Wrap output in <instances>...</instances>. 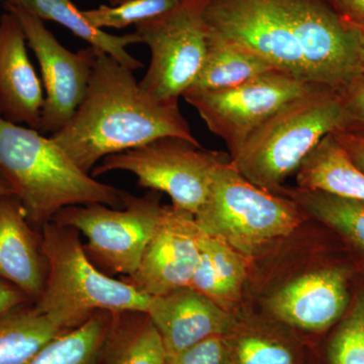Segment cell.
Returning a JSON list of instances; mask_svg holds the SVG:
<instances>
[{
	"label": "cell",
	"mask_w": 364,
	"mask_h": 364,
	"mask_svg": "<svg viewBox=\"0 0 364 364\" xmlns=\"http://www.w3.org/2000/svg\"><path fill=\"white\" fill-rule=\"evenodd\" d=\"M225 158L223 152L205 150L178 136H164L104 158L91 176L131 172L141 188L166 193L172 205L196 215L207 200L215 166Z\"/></svg>",
	"instance_id": "cell-7"
},
{
	"label": "cell",
	"mask_w": 364,
	"mask_h": 364,
	"mask_svg": "<svg viewBox=\"0 0 364 364\" xmlns=\"http://www.w3.org/2000/svg\"><path fill=\"white\" fill-rule=\"evenodd\" d=\"M0 173L33 226H44L71 205L124 207V191L82 171L51 136L1 117Z\"/></svg>",
	"instance_id": "cell-3"
},
{
	"label": "cell",
	"mask_w": 364,
	"mask_h": 364,
	"mask_svg": "<svg viewBox=\"0 0 364 364\" xmlns=\"http://www.w3.org/2000/svg\"><path fill=\"white\" fill-rule=\"evenodd\" d=\"M333 136L346 151L352 162L364 173V131L349 129L333 133Z\"/></svg>",
	"instance_id": "cell-31"
},
{
	"label": "cell",
	"mask_w": 364,
	"mask_h": 364,
	"mask_svg": "<svg viewBox=\"0 0 364 364\" xmlns=\"http://www.w3.org/2000/svg\"><path fill=\"white\" fill-rule=\"evenodd\" d=\"M28 304L0 315V364L28 363L67 333Z\"/></svg>",
	"instance_id": "cell-20"
},
{
	"label": "cell",
	"mask_w": 364,
	"mask_h": 364,
	"mask_svg": "<svg viewBox=\"0 0 364 364\" xmlns=\"http://www.w3.org/2000/svg\"><path fill=\"white\" fill-rule=\"evenodd\" d=\"M203 236L195 215L165 205L140 264L122 280L149 296L188 287L200 261Z\"/></svg>",
	"instance_id": "cell-12"
},
{
	"label": "cell",
	"mask_w": 364,
	"mask_h": 364,
	"mask_svg": "<svg viewBox=\"0 0 364 364\" xmlns=\"http://www.w3.org/2000/svg\"><path fill=\"white\" fill-rule=\"evenodd\" d=\"M46 275L42 237L31 228L18 196H0V279L35 303L44 289Z\"/></svg>",
	"instance_id": "cell-16"
},
{
	"label": "cell",
	"mask_w": 364,
	"mask_h": 364,
	"mask_svg": "<svg viewBox=\"0 0 364 364\" xmlns=\"http://www.w3.org/2000/svg\"><path fill=\"white\" fill-rule=\"evenodd\" d=\"M205 23L208 37L306 82L342 91L360 78L358 33L326 0H208Z\"/></svg>",
	"instance_id": "cell-1"
},
{
	"label": "cell",
	"mask_w": 364,
	"mask_h": 364,
	"mask_svg": "<svg viewBox=\"0 0 364 364\" xmlns=\"http://www.w3.org/2000/svg\"><path fill=\"white\" fill-rule=\"evenodd\" d=\"M31 301H32L20 289L0 279V315Z\"/></svg>",
	"instance_id": "cell-32"
},
{
	"label": "cell",
	"mask_w": 364,
	"mask_h": 364,
	"mask_svg": "<svg viewBox=\"0 0 364 364\" xmlns=\"http://www.w3.org/2000/svg\"><path fill=\"white\" fill-rule=\"evenodd\" d=\"M352 126L340 91L316 86L261 124L231 162L251 183L277 195L326 136Z\"/></svg>",
	"instance_id": "cell-4"
},
{
	"label": "cell",
	"mask_w": 364,
	"mask_h": 364,
	"mask_svg": "<svg viewBox=\"0 0 364 364\" xmlns=\"http://www.w3.org/2000/svg\"><path fill=\"white\" fill-rule=\"evenodd\" d=\"M181 0H127L117 6H100L83 11V16L95 28H124L138 26L173 9ZM105 31V30H104Z\"/></svg>",
	"instance_id": "cell-26"
},
{
	"label": "cell",
	"mask_w": 364,
	"mask_h": 364,
	"mask_svg": "<svg viewBox=\"0 0 364 364\" xmlns=\"http://www.w3.org/2000/svg\"><path fill=\"white\" fill-rule=\"evenodd\" d=\"M41 237L47 275L33 304L60 329H76L98 312H147L151 296L100 270L86 254L77 230L49 222Z\"/></svg>",
	"instance_id": "cell-5"
},
{
	"label": "cell",
	"mask_w": 364,
	"mask_h": 364,
	"mask_svg": "<svg viewBox=\"0 0 364 364\" xmlns=\"http://www.w3.org/2000/svg\"><path fill=\"white\" fill-rule=\"evenodd\" d=\"M208 0H181L167 13L136 26L151 60L140 86L155 100L178 102L195 83L208 52Z\"/></svg>",
	"instance_id": "cell-9"
},
{
	"label": "cell",
	"mask_w": 364,
	"mask_h": 364,
	"mask_svg": "<svg viewBox=\"0 0 364 364\" xmlns=\"http://www.w3.org/2000/svg\"><path fill=\"white\" fill-rule=\"evenodd\" d=\"M6 6H18L40 20L63 26L79 39L85 41L98 51L109 55L132 71L142 68L143 63L127 51L130 45L140 44L136 33L114 36L95 28L83 16V11L71 0H6Z\"/></svg>",
	"instance_id": "cell-19"
},
{
	"label": "cell",
	"mask_w": 364,
	"mask_h": 364,
	"mask_svg": "<svg viewBox=\"0 0 364 364\" xmlns=\"http://www.w3.org/2000/svg\"><path fill=\"white\" fill-rule=\"evenodd\" d=\"M356 33H358V54L360 77H364V32L356 31Z\"/></svg>",
	"instance_id": "cell-33"
},
{
	"label": "cell",
	"mask_w": 364,
	"mask_h": 364,
	"mask_svg": "<svg viewBox=\"0 0 364 364\" xmlns=\"http://www.w3.org/2000/svg\"><path fill=\"white\" fill-rule=\"evenodd\" d=\"M105 364H164L166 352L146 313L114 314Z\"/></svg>",
	"instance_id": "cell-21"
},
{
	"label": "cell",
	"mask_w": 364,
	"mask_h": 364,
	"mask_svg": "<svg viewBox=\"0 0 364 364\" xmlns=\"http://www.w3.org/2000/svg\"><path fill=\"white\" fill-rule=\"evenodd\" d=\"M225 336L210 337L186 350L166 355L164 364H227Z\"/></svg>",
	"instance_id": "cell-28"
},
{
	"label": "cell",
	"mask_w": 364,
	"mask_h": 364,
	"mask_svg": "<svg viewBox=\"0 0 364 364\" xmlns=\"http://www.w3.org/2000/svg\"><path fill=\"white\" fill-rule=\"evenodd\" d=\"M195 218L203 233L248 258L293 233L304 214L291 198L251 183L225 158L215 166L207 200Z\"/></svg>",
	"instance_id": "cell-6"
},
{
	"label": "cell",
	"mask_w": 364,
	"mask_h": 364,
	"mask_svg": "<svg viewBox=\"0 0 364 364\" xmlns=\"http://www.w3.org/2000/svg\"><path fill=\"white\" fill-rule=\"evenodd\" d=\"M225 339L227 364H301L293 342L267 328L238 322Z\"/></svg>",
	"instance_id": "cell-23"
},
{
	"label": "cell",
	"mask_w": 364,
	"mask_h": 364,
	"mask_svg": "<svg viewBox=\"0 0 364 364\" xmlns=\"http://www.w3.org/2000/svg\"><path fill=\"white\" fill-rule=\"evenodd\" d=\"M45 95L26 51V38L16 14L0 18V117L39 129Z\"/></svg>",
	"instance_id": "cell-15"
},
{
	"label": "cell",
	"mask_w": 364,
	"mask_h": 364,
	"mask_svg": "<svg viewBox=\"0 0 364 364\" xmlns=\"http://www.w3.org/2000/svg\"><path fill=\"white\" fill-rule=\"evenodd\" d=\"M246 259L228 244L205 234L200 261L188 287L231 312L247 277Z\"/></svg>",
	"instance_id": "cell-17"
},
{
	"label": "cell",
	"mask_w": 364,
	"mask_h": 364,
	"mask_svg": "<svg viewBox=\"0 0 364 364\" xmlns=\"http://www.w3.org/2000/svg\"><path fill=\"white\" fill-rule=\"evenodd\" d=\"M124 1H127V0H109V6H114L123 4Z\"/></svg>",
	"instance_id": "cell-35"
},
{
	"label": "cell",
	"mask_w": 364,
	"mask_h": 364,
	"mask_svg": "<svg viewBox=\"0 0 364 364\" xmlns=\"http://www.w3.org/2000/svg\"><path fill=\"white\" fill-rule=\"evenodd\" d=\"M345 25L364 32V0H326Z\"/></svg>",
	"instance_id": "cell-30"
},
{
	"label": "cell",
	"mask_w": 364,
	"mask_h": 364,
	"mask_svg": "<svg viewBox=\"0 0 364 364\" xmlns=\"http://www.w3.org/2000/svg\"><path fill=\"white\" fill-rule=\"evenodd\" d=\"M316 86L272 70L227 90H186L182 97L196 109L208 130L224 141L232 159L261 124Z\"/></svg>",
	"instance_id": "cell-10"
},
{
	"label": "cell",
	"mask_w": 364,
	"mask_h": 364,
	"mask_svg": "<svg viewBox=\"0 0 364 364\" xmlns=\"http://www.w3.org/2000/svg\"><path fill=\"white\" fill-rule=\"evenodd\" d=\"M348 305L346 279L338 269L301 275L279 289L267 303L275 320L309 332L331 327L343 317Z\"/></svg>",
	"instance_id": "cell-14"
},
{
	"label": "cell",
	"mask_w": 364,
	"mask_h": 364,
	"mask_svg": "<svg viewBox=\"0 0 364 364\" xmlns=\"http://www.w3.org/2000/svg\"><path fill=\"white\" fill-rule=\"evenodd\" d=\"M163 207L159 198H136L124 193V207L102 205H71L59 210L51 222L73 228L85 235L90 259L100 270L129 277L140 264L144 250L154 233Z\"/></svg>",
	"instance_id": "cell-8"
},
{
	"label": "cell",
	"mask_w": 364,
	"mask_h": 364,
	"mask_svg": "<svg viewBox=\"0 0 364 364\" xmlns=\"http://www.w3.org/2000/svg\"><path fill=\"white\" fill-rule=\"evenodd\" d=\"M272 70L277 69L262 57L231 43L208 37L207 56L198 78L188 90H227Z\"/></svg>",
	"instance_id": "cell-22"
},
{
	"label": "cell",
	"mask_w": 364,
	"mask_h": 364,
	"mask_svg": "<svg viewBox=\"0 0 364 364\" xmlns=\"http://www.w3.org/2000/svg\"><path fill=\"white\" fill-rule=\"evenodd\" d=\"M284 193L301 210L336 230L364 250L363 200L299 188Z\"/></svg>",
	"instance_id": "cell-25"
},
{
	"label": "cell",
	"mask_w": 364,
	"mask_h": 364,
	"mask_svg": "<svg viewBox=\"0 0 364 364\" xmlns=\"http://www.w3.org/2000/svg\"><path fill=\"white\" fill-rule=\"evenodd\" d=\"M340 93L353 121L351 129L364 131V77L358 78Z\"/></svg>",
	"instance_id": "cell-29"
},
{
	"label": "cell",
	"mask_w": 364,
	"mask_h": 364,
	"mask_svg": "<svg viewBox=\"0 0 364 364\" xmlns=\"http://www.w3.org/2000/svg\"><path fill=\"white\" fill-rule=\"evenodd\" d=\"M133 72L98 51L82 102L66 126L50 136L86 173L109 155L164 136L200 145L178 102L151 97L136 82Z\"/></svg>",
	"instance_id": "cell-2"
},
{
	"label": "cell",
	"mask_w": 364,
	"mask_h": 364,
	"mask_svg": "<svg viewBox=\"0 0 364 364\" xmlns=\"http://www.w3.org/2000/svg\"><path fill=\"white\" fill-rule=\"evenodd\" d=\"M328 359L330 364H364V291L333 335Z\"/></svg>",
	"instance_id": "cell-27"
},
{
	"label": "cell",
	"mask_w": 364,
	"mask_h": 364,
	"mask_svg": "<svg viewBox=\"0 0 364 364\" xmlns=\"http://www.w3.org/2000/svg\"><path fill=\"white\" fill-rule=\"evenodd\" d=\"M148 317L156 328L166 355L215 336H226L238 321L212 299L189 287L151 296Z\"/></svg>",
	"instance_id": "cell-13"
},
{
	"label": "cell",
	"mask_w": 364,
	"mask_h": 364,
	"mask_svg": "<svg viewBox=\"0 0 364 364\" xmlns=\"http://www.w3.org/2000/svg\"><path fill=\"white\" fill-rule=\"evenodd\" d=\"M112 315L98 312L85 324L65 333L45 347L26 364H97Z\"/></svg>",
	"instance_id": "cell-24"
},
{
	"label": "cell",
	"mask_w": 364,
	"mask_h": 364,
	"mask_svg": "<svg viewBox=\"0 0 364 364\" xmlns=\"http://www.w3.org/2000/svg\"><path fill=\"white\" fill-rule=\"evenodd\" d=\"M4 6L20 21L26 43L40 64L46 95L38 132L54 135L66 126L82 102L98 50L88 46L76 53L69 51L46 28L44 21L21 7Z\"/></svg>",
	"instance_id": "cell-11"
},
{
	"label": "cell",
	"mask_w": 364,
	"mask_h": 364,
	"mask_svg": "<svg viewBox=\"0 0 364 364\" xmlns=\"http://www.w3.org/2000/svg\"><path fill=\"white\" fill-rule=\"evenodd\" d=\"M11 193H14L11 186L0 173V196L11 195Z\"/></svg>",
	"instance_id": "cell-34"
},
{
	"label": "cell",
	"mask_w": 364,
	"mask_h": 364,
	"mask_svg": "<svg viewBox=\"0 0 364 364\" xmlns=\"http://www.w3.org/2000/svg\"><path fill=\"white\" fill-rule=\"evenodd\" d=\"M298 188L364 202V173L333 134L306 157L296 171Z\"/></svg>",
	"instance_id": "cell-18"
}]
</instances>
